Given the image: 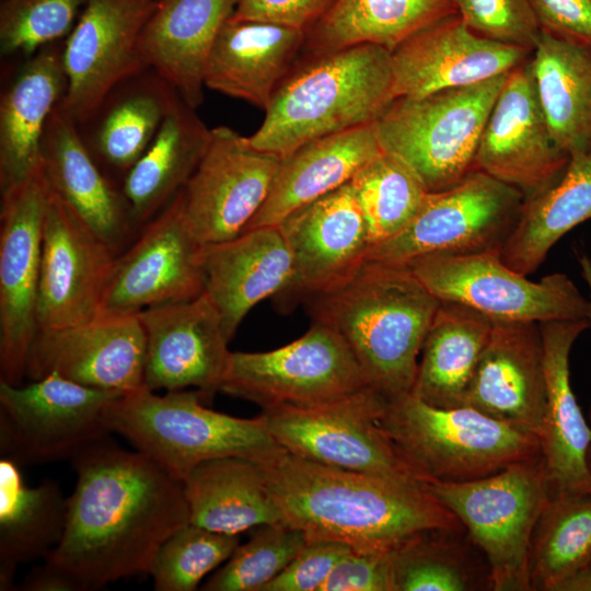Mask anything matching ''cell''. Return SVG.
<instances>
[{"mask_svg":"<svg viewBox=\"0 0 591 591\" xmlns=\"http://www.w3.org/2000/svg\"><path fill=\"white\" fill-rule=\"evenodd\" d=\"M40 162L50 189L118 255L136 223L121 189L97 164L60 102L43 134Z\"/></svg>","mask_w":591,"mask_h":591,"instance_id":"obj_25","label":"cell"},{"mask_svg":"<svg viewBox=\"0 0 591 591\" xmlns=\"http://www.w3.org/2000/svg\"><path fill=\"white\" fill-rule=\"evenodd\" d=\"M189 522L207 530L239 535L281 522L264 466L242 457L202 462L183 479Z\"/></svg>","mask_w":591,"mask_h":591,"instance_id":"obj_35","label":"cell"},{"mask_svg":"<svg viewBox=\"0 0 591 591\" xmlns=\"http://www.w3.org/2000/svg\"><path fill=\"white\" fill-rule=\"evenodd\" d=\"M590 567L591 491L552 494L532 536V590L561 591Z\"/></svg>","mask_w":591,"mask_h":591,"instance_id":"obj_41","label":"cell"},{"mask_svg":"<svg viewBox=\"0 0 591 591\" xmlns=\"http://www.w3.org/2000/svg\"><path fill=\"white\" fill-rule=\"evenodd\" d=\"M211 140V129L177 96L154 139L120 189L136 225L157 216L186 185Z\"/></svg>","mask_w":591,"mask_h":591,"instance_id":"obj_33","label":"cell"},{"mask_svg":"<svg viewBox=\"0 0 591 591\" xmlns=\"http://www.w3.org/2000/svg\"><path fill=\"white\" fill-rule=\"evenodd\" d=\"M349 549L348 545L335 541H308L262 591H321L336 564Z\"/></svg>","mask_w":591,"mask_h":591,"instance_id":"obj_47","label":"cell"},{"mask_svg":"<svg viewBox=\"0 0 591 591\" xmlns=\"http://www.w3.org/2000/svg\"><path fill=\"white\" fill-rule=\"evenodd\" d=\"M262 465L281 523L308 541L379 552L422 530L463 525L420 482L326 466L286 450Z\"/></svg>","mask_w":591,"mask_h":591,"instance_id":"obj_2","label":"cell"},{"mask_svg":"<svg viewBox=\"0 0 591 591\" xmlns=\"http://www.w3.org/2000/svg\"><path fill=\"white\" fill-rule=\"evenodd\" d=\"M20 467L0 460V564L14 567L45 560L62 537L68 512L56 482L27 486Z\"/></svg>","mask_w":591,"mask_h":591,"instance_id":"obj_40","label":"cell"},{"mask_svg":"<svg viewBox=\"0 0 591 591\" xmlns=\"http://www.w3.org/2000/svg\"><path fill=\"white\" fill-rule=\"evenodd\" d=\"M578 260H579V264H580L582 278L586 281V283L588 285L589 291H590L589 322H590V327H591V258L587 254L582 253V254L579 255ZM590 421H591V409H590Z\"/></svg>","mask_w":591,"mask_h":591,"instance_id":"obj_52","label":"cell"},{"mask_svg":"<svg viewBox=\"0 0 591 591\" xmlns=\"http://www.w3.org/2000/svg\"><path fill=\"white\" fill-rule=\"evenodd\" d=\"M387 401L368 386L321 405L264 408L260 416L276 442L293 455L336 468L420 482L382 426Z\"/></svg>","mask_w":591,"mask_h":591,"instance_id":"obj_10","label":"cell"},{"mask_svg":"<svg viewBox=\"0 0 591 591\" xmlns=\"http://www.w3.org/2000/svg\"><path fill=\"white\" fill-rule=\"evenodd\" d=\"M116 256L49 187L42 231L38 329L93 320L100 313Z\"/></svg>","mask_w":591,"mask_h":591,"instance_id":"obj_20","label":"cell"},{"mask_svg":"<svg viewBox=\"0 0 591 591\" xmlns=\"http://www.w3.org/2000/svg\"><path fill=\"white\" fill-rule=\"evenodd\" d=\"M382 152L375 123L300 146L281 158L265 202L244 231L279 224L296 209L349 183Z\"/></svg>","mask_w":591,"mask_h":591,"instance_id":"obj_31","label":"cell"},{"mask_svg":"<svg viewBox=\"0 0 591 591\" xmlns=\"http://www.w3.org/2000/svg\"><path fill=\"white\" fill-rule=\"evenodd\" d=\"M236 0H157L139 39L147 66L193 108L202 102L213 43Z\"/></svg>","mask_w":591,"mask_h":591,"instance_id":"obj_29","label":"cell"},{"mask_svg":"<svg viewBox=\"0 0 591 591\" xmlns=\"http://www.w3.org/2000/svg\"><path fill=\"white\" fill-rule=\"evenodd\" d=\"M86 0H1V56H32L68 36Z\"/></svg>","mask_w":591,"mask_h":591,"instance_id":"obj_45","label":"cell"},{"mask_svg":"<svg viewBox=\"0 0 591 591\" xmlns=\"http://www.w3.org/2000/svg\"><path fill=\"white\" fill-rule=\"evenodd\" d=\"M144 339V386L151 391L196 387L204 402L220 391L231 351L221 317L200 296L140 311Z\"/></svg>","mask_w":591,"mask_h":591,"instance_id":"obj_22","label":"cell"},{"mask_svg":"<svg viewBox=\"0 0 591 591\" xmlns=\"http://www.w3.org/2000/svg\"><path fill=\"white\" fill-rule=\"evenodd\" d=\"M305 34L276 23L229 19L210 50L205 86L265 111L303 49Z\"/></svg>","mask_w":591,"mask_h":591,"instance_id":"obj_28","label":"cell"},{"mask_svg":"<svg viewBox=\"0 0 591 591\" xmlns=\"http://www.w3.org/2000/svg\"><path fill=\"white\" fill-rule=\"evenodd\" d=\"M404 266L439 301L466 305L494 321L589 320L590 302L567 275L532 281L510 268L499 251L427 255Z\"/></svg>","mask_w":591,"mask_h":591,"instance_id":"obj_12","label":"cell"},{"mask_svg":"<svg viewBox=\"0 0 591 591\" xmlns=\"http://www.w3.org/2000/svg\"><path fill=\"white\" fill-rule=\"evenodd\" d=\"M453 14L455 0H336L306 32L303 49L305 57L361 44L392 51L419 30Z\"/></svg>","mask_w":591,"mask_h":591,"instance_id":"obj_37","label":"cell"},{"mask_svg":"<svg viewBox=\"0 0 591 591\" xmlns=\"http://www.w3.org/2000/svg\"><path fill=\"white\" fill-rule=\"evenodd\" d=\"M382 426L421 483L471 482L541 454L534 433L472 406L436 407L412 393L387 401Z\"/></svg>","mask_w":591,"mask_h":591,"instance_id":"obj_6","label":"cell"},{"mask_svg":"<svg viewBox=\"0 0 591 591\" xmlns=\"http://www.w3.org/2000/svg\"><path fill=\"white\" fill-rule=\"evenodd\" d=\"M532 50L487 39L453 14L419 30L391 51L396 97L479 83L509 73Z\"/></svg>","mask_w":591,"mask_h":591,"instance_id":"obj_23","label":"cell"},{"mask_svg":"<svg viewBox=\"0 0 591 591\" xmlns=\"http://www.w3.org/2000/svg\"><path fill=\"white\" fill-rule=\"evenodd\" d=\"M424 484L485 555L493 591L532 590V536L553 494L542 454L479 479Z\"/></svg>","mask_w":591,"mask_h":591,"instance_id":"obj_7","label":"cell"},{"mask_svg":"<svg viewBox=\"0 0 591 591\" xmlns=\"http://www.w3.org/2000/svg\"><path fill=\"white\" fill-rule=\"evenodd\" d=\"M509 73L396 97L375 121L381 148L405 161L427 192L452 187L474 170L480 136Z\"/></svg>","mask_w":591,"mask_h":591,"instance_id":"obj_8","label":"cell"},{"mask_svg":"<svg viewBox=\"0 0 591 591\" xmlns=\"http://www.w3.org/2000/svg\"><path fill=\"white\" fill-rule=\"evenodd\" d=\"M493 327L490 317L440 301L421 347L412 394L436 407L465 406Z\"/></svg>","mask_w":591,"mask_h":591,"instance_id":"obj_34","label":"cell"},{"mask_svg":"<svg viewBox=\"0 0 591 591\" xmlns=\"http://www.w3.org/2000/svg\"><path fill=\"white\" fill-rule=\"evenodd\" d=\"M591 219V152L570 158L561 178L523 202L518 223L501 250L513 270L531 275L568 231Z\"/></svg>","mask_w":591,"mask_h":591,"instance_id":"obj_38","label":"cell"},{"mask_svg":"<svg viewBox=\"0 0 591 591\" xmlns=\"http://www.w3.org/2000/svg\"><path fill=\"white\" fill-rule=\"evenodd\" d=\"M465 406L538 437L545 410L540 323L494 321Z\"/></svg>","mask_w":591,"mask_h":591,"instance_id":"obj_24","label":"cell"},{"mask_svg":"<svg viewBox=\"0 0 591 591\" xmlns=\"http://www.w3.org/2000/svg\"><path fill=\"white\" fill-rule=\"evenodd\" d=\"M62 49L63 45L54 43L32 55L1 93V193L42 167L43 134L67 88Z\"/></svg>","mask_w":591,"mask_h":591,"instance_id":"obj_30","label":"cell"},{"mask_svg":"<svg viewBox=\"0 0 591 591\" xmlns=\"http://www.w3.org/2000/svg\"><path fill=\"white\" fill-rule=\"evenodd\" d=\"M542 32L591 46V0H528Z\"/></svg>","mask_w":591,"mask_h":591,"instance_id":"obj_50","label":"cell"},{"mask_svg":"<svg viewBox=\"0 0 591 591\" xmlns=\"http://www.w3.org/2000/svg\"><path fill=\"white\" fill-rule=\"evenodd\" d=\"M349 183L364 216L371 246L403 231L427 194L415 171L385 151L361 167Z\"/></svg>","mask_w":591,"mask_h":591,"instance_id":"obj_42","label":"cell"},{"mask_svg":"<svg viewBox=\"0 0 591 591\" xmlns=\"http://www.w3.org/2000/svg\"><path fill=\"white\" fill-rule=\"evenodd\" d=\"M71 463L77 482L65 531L45 561L72 576L83 591L149 573L164 541L189 523L183 482L108 439Z\"/></svg>","mask_w":591,"mask_h":591,"instance_id":"obj_1","label":"cell"},{"mask_svg":"<svg viewBox=\"0 0 591 591\" xmlns=\"http://www.w3.org/2000/svg\"><path fill=\"white\" fill-rule=\"evenodd\" d=\"M569 160L553 139L529 59L509 73L480 136L474 169L517 188L526 201L553 187Z\"/></svg>","mask_w":591,"mask_h":591,"instance_id":"obj_19","label":"cell"},{"mask_svg":"<svg viewBox=\"0 0 591 591\" xmlns=\"http://www.w3.org/2000/svg\"><path fill=\"white\" fill-rule=\"evenodd\" d=\"M176 91L148 68L114 89L80 130L103 172L120 184L148 149L176 97ZM115 183V182H114ZM116 184V183H115Z\"/></svg>","mask_w":591,"mask_h":591,"instance_id":"obj_32","label":"cell"},{"mask_svg":"<svg viewBox=\"0 0 591 591\" xmlns=\"http://www.w3.org/2000/svg\"><path fill=\"white\" fill-rule=\"evenodd\" d=\"M144 332L138 314H103L61 328L38 329L30 348L26 375L51 372L81 385L118 393L144 386Z\"/></svg>","mask_w":591,"mask_h":591,"instance_id":"obj_21","label":"cell"},{"mask_svg":"<svg viewBox=\"0 0 591 591\" xmlns=\"http://www.w3.org/2000/svg\"><path fill=\"white\" fill-rule=\"evenodd\" d=\"M308 543L298 529L281 522L255 528L224 566L204 584L207 591H262Z\"/></svg>","mask_w":591,"mask_h":591,"instance_id":"obj_43","label":"cell"},{"mask_svg":"<svg viewBox=\"0 0 591 591\" xmlns=\"http://www.w3.org/2000/svg\"><path fill=\"white\" fill-rule=\"evenodd\" d=\"M321 591H395L391 549H349L336 564Z\"/></svg>","mask_w":591,"mask_h":591,"instance_id":"obj_48","label":"cell"},{"mask_svg":"<svg viewBox=\"0 0 591 591\" xmlns=\"http://www.w3.org/2000/svg\"><path fill=\"white\" fill-rule=\"evenodd\" d=\"M545 370V410L538 434L541 454L552 493L591 491L587 452L591 427L570 383L569 356L589 320H555L540 323Z\"/></svg>","mask_w":591,"mask_h":591,"instance_id":"obj_26","label":"cell"},{"mask_svg":"<svg viewBox=\"0 0 591 591\" xmlns=\"http://www.w3.org/2000/svg\"><path fill=\"white\" fill-rule=\"evenodd\" d=\"M49 185L42 167L1 193L0 373L20 385L38 331L37 298L44 213Z\"/></svg>","mask_w":591,"mask_h":591,"instance_id":"obj_14","label":"cell"},{"mask_svg":"<svg viewBox=\"0 0 591 591\" xmlns=\"http://www.w3.org/2000/svg\"><path fill=\"white\" fill-rule=\"evenodd\" d=\"M368 386L344 339L329 327L312 323L304 335L274 350L231 351L220 391L264 409L321 405Z\"/></svg>","mask_w":591,"mask_h":591,"instance_id":"obj_13","label":"cell"},{"mask_svg":"<svg viewBox=\"0 0 591 591\" xmlns=\"http://www.w3.org/2000/svg\"><path fill=\"white\" fill-rule=\"evenodd\" d=\"M277 225L292 263L289 281L273 298L285 313L351 277L371 246L350 183L296 209Z\"/></svg>","mask_w":591,"mask_h":591,"instance_id":"obj_17","label":"cell"},{"mask_svg":"<svg viewBox=\"0 0 591 591\" xmlns=\"http://www.w3.org/2000/svg\"><path fill=\"white\" fill-rule=\"evenodd\" d=\"M155 1L86 0L62 49L67 88L60 104L78 126L114 89L149 68L139 39Z\"/></svg>","mask_w":591,"mask_h":591,"instance_id":"obj_16","label":"cell"},{"mask_svg":"<svg viewBox=\"0 0 591 591\" xmlns=\"http://www.w3.org/2000/svg\"><path fill=\"white\" fill-rule=\"evenodd\" d=\"M457 14L487 39L533 51L541 27L528 0H455Z\"/></svg>","mask_w":591,"mask_h":591,"instance_id":"obj_46","label":"cell"},{"mask_svg":"<svg viewBox=\"0 0 591 591\" xmlns=\"http://www.w3.org/2000/svg\"><path fill=\"white\" fill-rule=\"evenodd\" d=\"M336 0H236L232 20H255L308 32Z\"/></svg>","mask_w":591,"mask_h":591,"instance_id":"obj_49","label":"cell"},{"mask_svg":"<svg viewBox=\"0 0 591 591\" xmlns=\"http://www.w3.org/2000/svg\"><path fill=\"white\" fill-rule=\"evenodd\" d=\"M202 268L204 293L217 309L230 341L250 310L285 288L292 263L279 227L268 225L205 244Z\"/></svg>","mask_w":591,"mask_h":591,"instance_id":"obj_27","label":"cell"},{"mask_svg":"<svg viewBox=\"0 0 591 591\" xmlns=\"http://www.w3.org/2000/svg\"><path fill=\"white\" fill-rule=\"evenodd\" d=\"M123 393L88 387L56 372L27 385L0 380V454L20 465L72 460L108 439V405Z\"/></svg>","mask_w":591,"mask_h":591,"instance_id":"obj_11","label":"cell"},{"mask_svg":"<svg viewBox=\"0 0 591 591\" xmlns=\"http://www.w3.org/2000/svg\"><path fill=\"white\" fill-rule=\"evenodd\" d=\"M204 245L186 218L181 190L116 256L100 313L137 314L200 296Z\"/></svg>","mask_w":591,"mask_h":591,"instance_id":"obj_15","label":"cell"},{"mask_svg":"<svg viewBox=\"0 0 591 591\" xmlns=\"http://www.w3.org/2000/svg\"><path fill=\"white\" fill-rule=\"evenodd\" d=\"M293 66L248 140L280 157L333 134L373 124L395 100L391 51L361 44Z\"/></svg>","mask_w":591,"mask_h":591,"instance_id":"obj_4","label":"cell"},{"mask_svg":"<svg viewBox=\"0 0 591 591\" xmlns=\"http://www.w3.org/2000/svg\"><path fill=\"white\" fill-rule=\"evenodd\" d=\"M23 591H83L80 583L62 569L45 561L33 568L19 584Z\"/></svg>","mask_w":591,"mask_h":591,"instance_id":"obj_51","label":"cell"},{"mask_svg":"<svg viewBox=\"0 0 591 591\" xmlns=\"http://www.w3.org/2000/svg\"><path fill=\"white\" fill-rule=\"evenodd\" d=\"M587 464H588L589 471L591 473V443H590L588 452H587Z\"/></svg>","mask_w":591,"mask_h":591,"instance_id":"obj_53","label":"cell"},{"mask_svg":"<svg viewBox=\"0 0 591 591\" xmlns=\"http://www.w3.org/2000/svg\"><path fill=\"white\" fill-rule=\"evenodd\" d=\"M591 568V567H590Z\"/></svg>","mask_w":591,"mask_h":591,"instance_id":"obj_54","label":"cell"},{"mask_svg":"<svg viewBox=\"0 0 591 591\" xmlns=\"http://www.w3.org/2000/svg\"><path fill=\"white\" fill-rule=\"evenodd\" d=\"M303 304L312 323L344 339L371 387L387 399L412 393L440 301L407 266L366 260L347 280Z\"/></svg>","mask_w":591,"mask_h":591,"instance_id":"obj_3","label":"cell"},{"mask_svg":"<svg viewBox=\"0 0 591 591\" xmlns=\"http://www.w3.org/2000/svg\"><path fill=\"white\" fill-rule=\"evenodd\" d=\"M281 158L256 149L227 126L211 129L209 147L182 189L186 218L202 244L245 230L265 202Z\"/></svg>","mask_w":591,"mask_h":591,"instance_id":"obj_18","label":"cell"},{"mask_svg":"<svg viewBox=\"0 0 591 591\" xmlns=\"http://www.w3.org/2000/svg\"><path fill=\"white\" fill-rule=\"evenodd\" d=\"M523 202L517 188L474 169L450 188L427 192L409 224L371 246L366 260L407 265L427 255L501 252Z\"/></svg>","mask_w":591,"mask_h":591,"instance_id":"obj_9","label":"cell"},{"mask_svg":"<svg viewBox=\"0 0 591 591\" xmlns=\"http://www.w3.org/2000/svg\"><path fill=\"white\" fill-rule=\"evenodd\" d=\"M204 403L198 391L158 395L143 386L115 398L105 419L112 433L182 482L206 461L242 457L265 464L285 451L260 415L234 417Z\"/></svg>","mask_w":591,"mask_h":591,"instance_id":"obj_5","label":"cell"},{"mask_svg":"<svg viewBox=\"0 0 591 591\" xmlns=\"http://www.w3.org/2000/svg\"><path fill=\"white\" fill-rule=\"evenodd\" d=\"M530 62L556 144L569 158L591 152V46L541 32Z\"/></svg>","mask_w":591,"mask_h":591,"instance_id":"obj_36","label":"cell"},{"mask_svg":"<svg viewBox=\"0 0 591 591\" xmlns=\"http://www.w3.org/2000/svg\"><path fill=\"white\" fill-rule=\"evenodd\" d=\"M239 535L187 523L158 549L149 575L157 591H193L202 578L227 561L240 544Z\"/></svg>","mask_w":591,"mask_h":591,"instance_id":"obj_44","label":"cell"},{"mask_svg":"<svg viewBox=\"0 0 591 591\" xmlns=\"http://www.w3.org/2000/svg\"><path fill=\"white\" fill-rule=\"evenodd\" d=\"M391 555L395 591L493 590L488 561L464 525L417 532Z\"/></svg>","mask_w":591,"mask_h":591,"instance_id":"obj_39","label":"cell"}]
</instances>
